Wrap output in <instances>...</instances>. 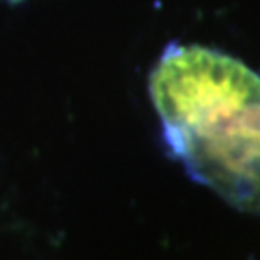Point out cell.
Here are the masks:
<instances>
[{
	"mask_svg": "<svg viewBox=\"0 0 260 260\" xmlns=\"http://www.w3.org/2000/svg\"><path fill=\"white\" fill-rule=\"evenodd\" d=\"M149 91L187 174L233 208L260 214V75L212 48L170 45Z\"/></svg>",
	"mask_w": 260,
	"mask_h": 260,
	"instance_id": "obj_1",
	"label": "cell"
}]
</instances>
